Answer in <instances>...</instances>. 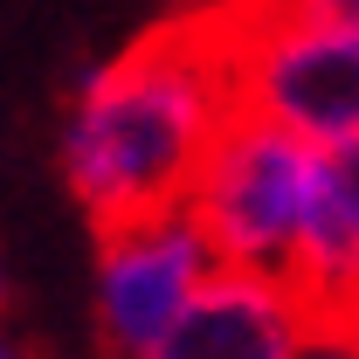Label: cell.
Returning a JSON list of instances; mask_svg holds the SVG:
<instances>
[{
  "label": "cell",
  "mask_w": 359,
  "mask_h": 359,
  "mask_svg": "<svg viewBox=\"0 0 359 359\" xmlns=\"http://www.w3.org/2000/svg\"><path fill=\"white\" fill-rule=\"evenodd\" d=\"M228 111L235 83H228L222 0L173 7L125 55H111L83 83L62 145L69 194L83 201L90 235H125L187 215Z\"/></svg>",
  "instance_id": "obj_1"
},
{
  "label": "cell",
  "mask_w": 359,
  "mask_h": 359,
  "mask_svg": "<svg viewBox=\"0 0 359 359\" xmlns=\"http://www.w3.org/2000/svg\"><path fill=\"white\" fill-rule=\"evenodd\" d=\"M235 111L269 118L304 145L359 138V28L290 0H222Z\"/></svg>",
  "instance_id": "obj_2"
},
{
  "label": "cell",
  "mask_w": 359,
  "mask_h": 359,
  "mask_svg": "<svg viewBox=\"0 0 359 359\" xmlns=\"http://www.w3.org/2000/svg\"><path fill=\"white\" fill-rule=\"evenodd\" d=\"M311 166H318V152H304L297 132H283L269 118H249V111H228L187 215L201 222L208 249L222 263L256 269L283 290L290 269H297V249H304Z\"/></svg>",
  "instance_id": "obj_3"
},
{
  "label": "cell",
  "mask_w": 359,
  "mask_h": 359,
  "mask_svg": "<svg viewBox=\"0 0 359 359\" xmlns=\"http://www.w3.org/2000/svg\"><path fill=\"white\" fill-rule=\"evenodd\" d=\"M208 235L194 215L97 235V346L104 359H152L187 297L208 283Z\"/></svg>",
  "instance_id": "obj_4"
},
{
  "label": "cell",
  "mask_w": 359,
  "mask_h": 359,
  "mask_svg": "<svg viewBox=\"0 0 359 359\" xmlns=\"http://www.w3.org/2000/svg\"><path fill=\"white\" fill-rule=\"evenodd\" d=\"M297 332L304 318L269 276L222 263L187 297V311L152 346V359H297Z\"/></svg>",
  "instance_id": "obj_5"
},
{
  "label": "cell",
  "mask_w": 359,
  "mask_h": 359,
  "mask_svg": "<svg viewBox=\"0 0 359 359\" xmlns=\"http://www.w3.org/2000/svg\"><path fill=\"white\" fill-rule=\"evenodd\" d=\"M353 290H359V138H339L311 166L304 249H297L283 297L297 304L304 325H332Z\"/></svg>",
  "instance_id": "obj_6"
},
{
  "label": "cell",
  "mask_w": 359,
  "mask_h": 359,
  "mask_svg": "<svg viewBox=\"0 0 359 359\" xmlns=\"http://www.w3.org/2000/svg\"><path fill=\"white\" fill-rule=\"evenodd\" d=\"M297 359H359V346L339 325H304L297 332Z\"/></svg>",
  "instance_id": "obj_7"
},
{
  "label": "cell",
  "mask_w": 359,
  "mask_h": 359,
  "mask_svg": "<svg viewBox=\"0 0 359 359\" xmlns=\"http://www.w3.org/2000/svg\"><path fill=\"white\" fill-rule=\"evenodd\" d=\"M290 7H304V14H325V21H346V28H359V0H290Z\"/></svg>",
  "instance_id": "obj_8"
},
{
  "label": "cell",
  "mask_w": 359,
  "mask_h": 359,
  "mask_svg": "<svg viewBox=\"0 0 359 359\" xmlns=\"http://www.w3.org/2000/svg\"><path fill=\"white\" fill-rule=\"evenodd\" d=\"M332 325H339V332H346V339L359 346V290L346 297V304H339V318H332Z\"/></svg>",
  "instance_id": "obj_9"
},
{
  "label": "cell",
  "mask_w": 359,
  "mask_h": 359,
  "mask_svg": "<svg viewBox=\"0 0 359 359\" xmlns=\"http://www.w3.org/2000/svg\"><path fill=\"white\" fill-rule=\"evenodd\" d=\"M0 359H14V346H7V339H0Z\"/></svg>",
  "instance_id": "obj_10"
},
{
  "label": "cell",
  "mask_w": 359,
  "mask_h": 359,
  "mask_svg": "<svg viewBox=\"0 0 359 359\" xmlns=\"http://www.w3.org/2000/svg\"><path fill=\"white\" fill-rule=\"evenodd\" d=\"M0 297H7V290H0Z\"/></svg>",
  "instance_id": "obj_11"
}]
</instances>
